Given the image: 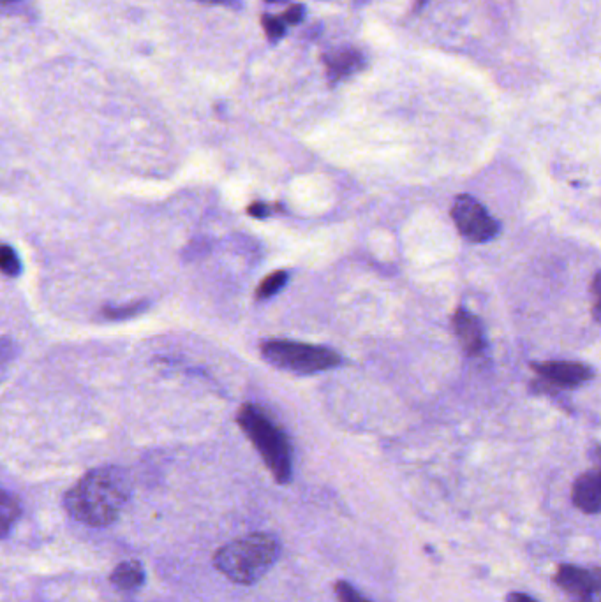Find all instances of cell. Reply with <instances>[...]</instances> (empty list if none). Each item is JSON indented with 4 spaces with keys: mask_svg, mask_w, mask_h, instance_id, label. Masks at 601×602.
I'll return each mask as SVG.
<instances>
[{
    "mask_svg": "<svg viewBox=\"0 0 601 602\" xmlns=\"http://www.w3.org/2000/svg\"><path fill=\"white\" fill-rule=\"evenodd\" d=\"M129 497V474L115 465H106L87 472L67 492L64 506L78 522L101 529L119 518Z\"/></svg>",
    "mask_w": 601,
    "mask_h": 602,
    "instance_id": "1",
    "label": "cell"
},
{
    "mask_svg": "<svg viewBox=\"0 0 601 602\" xmlns=\"http://www.w3.org/2000/svg\"><path fill=\"white\" fill-rule=\"evenodd\" d=\"M281 555V543L267 532H254L224 544L214 555L219 573L237 585H254L267 576Z\"/></svg>",
    "mask_w": 601,
    "mask_h": 602,
    "instance_id": "2",
    "label": "cell"
},
{
    "mask_svg": "<svg viewBox=\"0 0 601 602\" xmlns=\"http://www.w3.org/2000/svg\"><path fill=\"white\" fill-rule=\"evenodd\" d=\"M238 425L260 451L275 481L286 485L291 479V448L286 434L260 407L251 404L244 405L238 412Z\"/></svg>",
    "mask_w": 601,
    "mask_h": 602,
    "instance_id": "3",
    "label": "cell"
},
{
    "mask_svg": "<svg viewBox=\"0 0 601 602\" xmlns=\"http://www.w3.org/2000/svg\"><path fill=\"white\" fill-rule=\"evenodd\" d=\"M263 358L282 370L297 374H316L328 368L339 367L341 356L327 347L311 346L291 340H267L261 344Z\"/></svg>",
    "mask_w": 601,
    "mask_h": 602,
    "instance_id": "4",
    "label": "cell"
},
{
    "mask_svg": "<svg viewBox=\"0 0 601 602\" xmlns=\"http://www.w3.org/2000/svg\"><path fill=\"white\" fill-rule=\"evenodd\" d=\"M452 219L469 242L485 243L499 233L498 222L490 217L485 206L473 196H459L452 208Z\"/></svg>",
    "mask_w": 601,
    "mask_h": 602,
    "instance_id": "5",
    "label": "cell"
},
{
    "mask_svg": "<svg viewBox=\"0 0 601 602\" xmlns=\"http://www.w3.org/2000/svg\"><path fill=\"white\" fill-rule=\"evenodd\" d=\"M554 583L563 590L570 602H598L600 597V571L563 564L557 567Z\"/></svg>",
    "mask_w": 601,
    "mask_h": 602,
    "instance_id": "6",
    "label": "cell"
},
{
    "mask_svg": "<svg viewBox=\"0 0 601 602\" xmlns=\"http://www.w3.org/2000/svg\"><path fill=\"white\" fill-rule=\"evenodd\" d=\"M535 370L547 386L556 388H577L593 377L591 367L572 361H547L535 365Z\"/></svg>",
    "mask_w": 601,
    "mask_h": 602,
    "instance_id": "7",
    "label": "cell"
},
{
    "mask_svg": "<svg viewBox=\"0 0 601 602\" xmlns=\"http://www.w3.org/2000/svg\"><path fill=\"white\" fill-rule=\"evenodd\" d=\"M572 500L582 513L598 514L601 509V478L598 470H587L572 490Z\"/></svg>",
    "mask_w": 601,
    "mask_h": 602,
    "instance_id": "8",
    "label": "cell"
},
{
    "mask_svg": "<svg viewBox=\"0 0 601 602\" xmlns=\"http://www.w3.org/2000/svg\"><path fill=\"white\" fill-rule=\"evenodd\" d=\"M453 330L466 353L471 356L482 353L485 347V335H483L482 324L471 312L466 309L457 310L453 316Z\"/></svg>",
    "mask_w": 601,
    "mask_h": 602,
    "instance_id": "9",
    "label": "cell"
},
{
    "mask_svg": "<svg viewBox=\"0 0 601 602\" xmlns=\"http://www.w3.org/2000/svg\"><path fill=\"white\" fill-rule=\"evenodd\" d=\"M325 66H327L328 78L332 83L348 78L353 73L364 67L365 59L362 53L353 48H339L325 55Z\"/></svg>",
    "mask_w": 601,
    "mask_h": 602,
    "instance_id": "10",
    "label": "cell"
},
{
    "mask_svg": "<svg viewBox=\"0 0 601 602\" xmlns=\"http://www.w3.org/2000/svg\"><path fill=\"white\" fill-rule=\"evenodd\" d=\"M110 580L120 590L133 592V590H138L145 583V571H143L140 562L129 560V562H122V564L115 567Z\"/></svg>",
    "mask_w": 601,
    "mask_h": 602,
    "instance_id": "11",
    "label": "cell"
},
{
    "mask_svg": "<svg viewBox=\"0 0 601 602\" xmlns=\"http://www.w3.org/2000/svg\"><path fill=\"white\" fill-rule=\"evenodd\" d=\"M22 514L20 500L0 486V539L8 537Z\"/></svg>",
    "mask_w": 601,
    "mask_h": 602,
    "instance_id": "12",
    "label": "cell"
},
{
    "mask_svg": "<svg viewBox=\"0 0 601 602\" xmlns=\"http://www.w3.org/2000/svg\"><path fill=\"white\" fill-rule=\"evenodd\" d=\"M288 280V273L286 272H274L272 275H268L267 279L261 282L258 291H256V298L258 300H268L272 298L275 293L281 291L282 286L286 284Z\"/></svg>",
    "mask_w": 601,
    "mask_h": 602,
    "instance_id": "13",
    "label": "cell"
},
{
    "mask_svg": "<svg viewBox=\"0 0 601 602\" xmlns=\"http://www.w3.org/2000/svg\"><path fill=\"white\" fill-rule=\"evenodd\" d=\"M20 270L22 265L16 250L11 245H0V272L9 277H16L20 275Z\"/></svg>",
    "mask_w": 601,
    "mask_h": 602,
    "instance_id": "14",
    "label": "cell"
},
{
    "mask_svg": "<svg viewBox=\"0 0 601 602\" xmlns=\"http://www.w3.org/2000/svg\"><path fill=\"white\" fill-rule=\"evenodd\" d=\"M18 356V346L11 338L0 337V381L8 374L9 368L15 363Z\"/></svg>",
    "mask_w": 601,
    "mask_h": 602,
    "instance_id": "15",
    "label": "cell"
},
{
    "mask_svg": "<svg viewBox=\"0 0 601 602\" xmlns=\"http://www.w3.org/2000/svg\"><path fill=\"white\" fill-rule=\"evenodd\" d=\"M334 592L339 602H371L365 595L360 594L357 588L353 587L348 581H337Z\"/></svg>",
    "mask_w": 601,
    "mask_h": 602,
    "instance_id": "16",
    "label": "cell"
},
{
    "mask_svg": "<svg viewBox=\"0 0 601 602\" xmlns=\"http://www.w3.org/2000/svg\"><path fill=\"white\" fill-rule=\"evenodd\" d=\"M145 310L143 303H133V305H127V307H113V309H104V317L108 319H126V317L138 316L140 312Z\"/></svg>",
    "mask_w": 601,
    "mask_h": 602,
    "instance_id": "17",
    "label": "cell"
},
{
    "mask_svg": "<svg viewBox=\"0 0 601 602\" xmlns=\"http://www.w3.org/2000/svg\"><path fill=\"white\" fill-rule=\"evenodd\" d=\"M263 27L267 30V36L272 39V41H277V39H281L284 36V25H282L281 20H277L275 16H263Z\"/></svg>",
    "mask_w": 601,
    "mask_h": 602,
    "instance_id": "18",
    "label": "cell"
},
{
    "mask_svg": "<svg viewBox=\"0 0 601 602\" xmlns=\"http://www.w3.org/2000/svg\"><path fill=\"white\" fill-rule=\"evenodd\" d=\"M304 15V6L297 4V6H291V8L288 9V13H286V20L291 23H300L302 20H304Z\"/></svg>",
    "mask_w": 601,
    "mask_h": 602,
    "instance_id": "19",
    "label": "cell"
},
{
    "mask_svg": "<svg viewBox=\"0 0 601 602\" xmlns=\"http://www.w3.org/2000/svg\"><path fill=\"white\" fill-rule=\"evenodd\" d=\"M198 2H205V4H214V6H226V8L231 9L242 8V2H240V0H198Z\"/></svg>",
    "mask_w": 601,
    "mask_h": 602,
    "instance_id": "20",
    "label": "cell"
},
{
    "mask_svg": "<svg viewBox=\"0 0 601 602\" xmlns=\"http://www.w3.org/2000/svg\"><path fill=\"white\" fill-rule=\"evenodd\" d=\"M506 602H538L535 597H531L529 594L524 592H510L506 595Z\"/></svg>",
    "mask_w": 601,
    "mask_h": 602,
    "instance_id": "21",
    "label": "cell"
},
{
    "mask_svg": "<svg viewBox=\"0 0 601 602\" xmlns=\"http://www.w3.org/2000/svg\"><path fill=\"white\" fill-rule=\"evenodd\" d=\"M249 213L254 215V217H263V215L267 213V208L261 205V203H256V205H253L251 208H249Z\"/></svg>",
    "mask_w": 601,
    "mask_h": 602,
    "instance_id": "22",
    "label": "cell"
},
{
    "mask_svg": "<svg viewBox=\"0 0 601 602\" xmlns=\"http://www.w3.org/2000/svg\"><path fill=\"white\" fill-rule=\"evenodd\" d=\"M429 4V0H415V6H413V11L418 13V11H422L425 6Z\"/></svg>",
    "mask_w": 601,
    "mask_h": 602,
    "instance_id": "23",
    "label": "cell"
},
{
    "mask_svg": "<svg viewBox=\"0 0 601 602\" xmlns=\"http://www.w3.org/2000/svg\"><path fill=\"white\" fill-rule=\"evenodd\" d=\"M20 0H0V6H9V4H16Z\"/></svg>",
    "mask_w": 601,
    "mask_h": 602,
    "instance_id": "24",
    "label": "cell"
},
{
    "mask_svg": "<svg viewBox=\"0 0 601 602\" xmlns=\"http://www.w3.org/2000/svg\"><path fill=\"white\" fill-rule=\"evenodd\" d=\"M267 2H281V0H267Z\"/></svg>",
    "mask_w": 601,
    "mask_h": 602,
    "instance_id": "25",
    "label": "cell"
},
{
    "mask_svg": "<svg viewBox=\"0 0 601 602\" xmlns=\"http://www.w3.org/2000/svg\"><path fill=\"white\" fill-rule=\"evenodd\" d=\"M360 2H365V0H357V4H360Z\"/></svg>",
    "mask_w": 601,
    "mask_h": 602,
    "instance_id": "26",
    "label": "cell"
}]
</instances>
